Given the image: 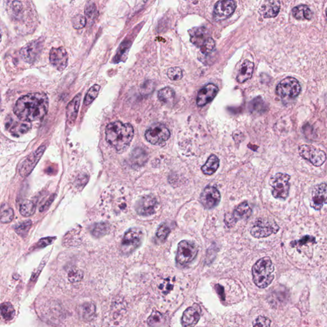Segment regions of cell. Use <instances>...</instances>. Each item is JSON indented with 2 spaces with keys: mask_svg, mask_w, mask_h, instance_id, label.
Wrapping results in <instances>:
<instances>
[{
  "mask_svg": "<svg viewBox=\"0 0 327 327\" xmlns=\"http://www.w3.org/2000/svg\"><path fill=\"white\" fill-rule=\"evenodd\" d=\"M6 128L14 136H21L32 128V125L30 122H24L20 119L17 120L10 116L6 121Z\"/></svg>",
  "mask_w": 327,
  "mask_h": 327,
  "instance_id": "obj_20",
  "label": "cell"
},
{
  "mask_svg": "<svg viewBox=\"0 0 327 327\" xmlns=\"http://www.w3.org/2000/svg\"><path fill=\"white\" fill-rule=\"evenodd\" d=\"M252 209L247 202H243L236 207L231 216H225V223L227 227L229 225H235L237 221L240 220L248 219L251 215Z\"/></svg>",
  "mask_w": 327,
  "mask_h": 327,
  "instance_id": "obj_16",
  "label": "cell"
},
{
  "mask_svg": "<svg viewBox=\"0 0 327 327\" xmlns=\"http://www.w3.org/2000/svg\"><path fill=\"white\" fill-rule=\"evenodd\" d=\"M100 86L98 84H95L92 88H90L88 90L87 94H86L85 98L84 99V105L88 106L91 103L93 102L97 98H98V93H99Z\"/></svg>",
  "mask_w": 327,
  "mask_h": 327,
  "instance_id": "obj_38",
  "label": "cell"
},
{
  "mask_svg": "<svg viewBox=\"0 0 327 327\" xmlns=\"http://www.w3.org/2000/svg\"><path fill=\"white\" fill-rule=\"evenodd\" d=\"M84 13H85V17H86V19H87L89 25H92L94 22L96 21L97 18H98V15L96 4L94 2L89 1L86 4Z\"/></svg>",
  "mask_w": 327,
  "mask_h": 327,
  "instance_id": "obj_30",
  "label": "cell"
},
{
  "mask_svg": "<svg viewBox=\"0 0 327 327\" xmlns=\"http://www.w3.org/2000/svg\"><path fill=\"white\" fill-rule=\"evenodd\" d=\"M32 226V222L28 220V221L22 222L19 225L16 226L15 228V231L18 235L21 236V237H25L28 232H29L30 228Z\"/></svg>",
  "mask_w": 327,
  "mask_h": 327,
  "instance_id": "obj_39",
  "label": "cell"
},
{
  "mask_svg": "<svg viewBox=\"0 0 327 327\" xmlns=\"http://www.w3.org/2000/svg\"><path fill=\"white\" fill-rule=\"evenodd\" d=\"M110 227L109 224L104 223V222H101V223H97L94 225L91 233L94 237L101 238L107 235L110 231Z\"/></svg>",
  "mask_w": 327,
  "mask_h": 327,
  "instance_id": "obj_31",
  "label": "cell"
},
{
  "mask_svg": "<svg viewBox=\"0 0 327 327\" xmlns=\"http://www.w3.org/2000/svg\"><path fill=\"white\" fill-rule=\"evenodd\" d=\"M49 109V98L44 93H32L21 97L16 102L14 114L24 122L31 123L42 120Z\"/></svg>",
  "mask_w": 327,
  "mask_h": 327,
  "instance_id": "obj_1",
  "label": "cell"
},
{
  "mask_svg": "<svg viewBox=\"0 0 327 327\" xmlns=\"http://www.w3.org/2000/svg\"><path fill=\"white\" fill-rule=\"evenodd\" d=\"M143 233L141 229L133 228L126 232L121 244V251L124 254H130L141 245Z\"/></svg>",
  "mask_w": 327,
  "mask_h": 327,
  "instance_id": "obj_5",
  "label": "cell"
},
{
  "mask_svg": "<svg viewBox=\"0 0 327 327\" xmlns=\"http://www.w3.org/2000/svg\"><path fill=\"white\" fill-rule=\"evenodd\" d=\"M215 41H214L213 39L211 37L208 38L204 42V43L202 44L200 47V51L202 54L207 55V54H209L213 51L214 48H215Z\"/></svg>",
  "mask_w": 327,
  "mask_h": 327,
  "instance_id": "obj_43",
  "label": "cell"
},
{
  "mask_svg": "<svg viewBox=\"0 0 327 327\" xmlns=\"http://www.w3.org/2000/svg\"><path fill=\"white\" fill-rule=\"evenodd\" d=\"M249 108L250 110L254 114H262L265 112L266 105L261 97H258L250 103Z\"/></svg>",
  "mask_w": 327,
  "mask_h": 327,
  "instance_id": "obj_34",
  "label": "cell"
},
{
  "mask_svg": "<svg viewBox=\"0 0 327 327\" xmlns=\"http://www.w3.org/2000/svg\"><path fill=\"white\" fill-rule=\"evenodd\" d=\"M1 314L5 320L10 321L15 316L16 311L11 303L4 302L1 305Z\"/></svg>",
  "mask_w": 327,
  "mask_h": 327,
  "instance_id": "obj_37",
  "label": "cell"
},
{
  "mask_svg": "<svg viewBox=\"0 0 327 327\" xmlns=\"http://www.w3.org/2000/svg\"><path fill=\"white\" fill-rule=\"evenodd\" d=\"M271 321L265 316H259L254 321L252 326L254 327H270Z\"/></svg>",
  "mask_w": 327,
  "mask_h": 327,
  "instance_id": "obj_46",
  "label": "cell"
},
{
  "mask_svg": "<svg viewBox=\"0 0 327 327\" xmlns=\"http://www.w3.org/2000/svg\"><path fill=\"white\" fill-rule=\"evenodd\" d=\"M315 239L312 236L306 235L301 238V239L296 240L291 243V246L292 247L295 248L296 251L302 252V251H308V254H310L309 251H311L312 247L315 244Z\"/></svg>",
  "mask_w": 327,
  "mask_h": 327,
  "instance_id": "obj_23",
  "label": "cell"
},
{
  "mask_svg": "<svg viewBox=\"0 0 327 327\" xmlns=\"http://www.w3.org/2000/svg\"><path fill=\"white\" fill-rule=\"evenodd\" d=\"M219 166V159L215 155H211L207 162L202 166L201 170L206 175H213Z\"/></svg>",
  "mask_w": 327,
  "mask_h": 327,
  "instance_id": "obj_26",
  "label": "cell"
},
{
  "mask_svg": "<svg viewBox=\"0 0 327 327\" xmlns=\"http://www.w3.org/2000/svg\"><path fill=\"white\" fill-rule=\"evenodd\" d=\"M219 88L213 84H208L204 86L197 94L196 104L197 106L202 107L212 102L217 96Z\"/></svg>",
  "mask_w": 327,
  "mask_h": 327,
  "instance_id": "obj_19",
  "label": "cell"
},
{
  "mask_svg": "<svg viewBox=\"0 0 327 327\" xmlns=\"http://www.w3.org/2000/svg\"><path fill=\"white\" fill-rule=\"evenodd\" d=\"M163 315L159 311L153 312L149 317L147 323L149 326L155 327L160 326L161 322H163Z\"/></svg>",
  "mask_w": 327,
  "mask_h": 327,
  "instance_id": "obj_44",
  "label": "cell"
},
{
  "mask_svg": "<svg viewBox=\"0 0 327 327\" xmlns=\"http://www.w3.org/2000/svg\"><path fill=\"white\" fill-rule=\"evenodd\" d=\"M54 200V197H50L49 199H48V201L46 202L45 203V205L42 207V209L40 208V211L43 212L44 211H46V209H48V207H49L50 204L52 203V201Z\"/></svg>",
  "mask_w": 327,
  "mask_h": 327,
  "instance_id": "obj_48",
  "label": "cell"
},
{
  "mask_svg": "<svg viewBox=\"0 0 327 327\" xmlns=\"http://www.w3.org/2000/svg\"><path fill=\"white\" fill-rule=\"evenodd\" d=\"M7 5L11 15L16 19H21L24 12L23 3L21 0H8Z\"/></svg>",
  "mask_w": 327,
  "mask_h": 327,
  "instance_id": "obj_28",
  "label": "cell"
},
{
  "mask_svg": "<svg viewBox=\"0 0 327 327\" xmlns=\"http://www.w3.org/2000/svg\"><path fill=\"white\" fill-rule=\"evenodd\" d=\"M14 217L13 209L7 204H3L1 207V222L2 223H9Z\"/></svg>",
  "mask_w": 327,
  "mask_h": 327,
  "instance_id": "obj_35",
  "label": "cell"
},
{
  "mask_svg": "<svg viewBox=\"0 0 327 327\" xmlns=\"http://www.w3.org/2000/svg\"><path fill=\"white\" fill-rule=\"evenodd\" d=\"M167 75L171 80L178 81L182 78L183 72L180 68L172 67L167 70Z\"/></svg>",
  "mask_w": 327,
  "mask_h": 327,
  "instance_id": "obj_45",
  "label": "cell"
},
{
  "mask_svg": "<svg viewBox=\"0 0 327 327\" xmlns=\"http://www.w3.org/2000/svg\"><path fill=\"white\" fill-rule=\"evenodd\" d=\"M236 7L237 5L234 0H219L214 7V19L216 21L227 19L234 13Z\"/></svg>",
  "mask_w": 327,
  "mask_h": 327,
  "instance_id": "obj_13",
  "label": "cell"
},
{
  "mask_svg": "<svg viewBox=\"0 0 327 327\" xmlns=\"http://www.w3.org/2000/svg\"><path fill=\"white\" fill-rule=\"evenodd\" d=\"M199 309V306H193L185 311L181 318V325L183 327H194L197 324L201 316L200 310Z\"/></svg>",
  "mask_w": 327,
  "mask_h": 327,
  "instance_id": "obj_21",
  "label": "cell"
},
{
  "mask_svg": "<svg viewBox=\"0 0 327 327\" xmlns=\"http://www.w3.org/2000/svg\"><path fill=\"white\" fill-rule=\"evenodd\" d=\"M96 306L92 302H86L80 308V314L82 318L86 321L91 320L96 314Z\"/></svg>",
  "mask_w": 327,
  "mask_h": 327,
  "instance_id": "obj_29",
  "label": "cell"
},
{
  "mask_svg": "<svg viewBox=\"0 0 327 327\" xmlns=\"http://www.w3.org/2000/svg\"><path fill=\"white\" fill-rule=\"evenodd\" d=\"M170 231V228L168 227V226H167L165 224H163L158 228V230H157L156 233L157 239L161 242H164L167 239V237H168Z\"/></svg>",
  "mask_w": 327,
  "mask_h": 327,
  "instance_id": "obj_41",
  "label": "cell"
},
{
  "mask_svg": "<svg viewBox=\"0 0 327 327\" xmlns=\"http://www.w3.org/2000/svg\"><path fill=\"white\" fill-rule=\"evenodd\" d=\"M44 40L42 38L29 42L20 51L21 57L26 63L33 64L41 54L44 48Z\"/></svg>",
  "mask_w": 327,
  "mask_h": 327,
  "instance_id": "obj_11",
  "label": "cell"
},
{
  "mask_svg": "<svg viewBox=\"0 0 327 327\" xmlns=\"http://www.w3.org/2000/svg\"><path fill=\"white\" fill-rule=\"evenodd\" d=\"M293 16L298 20H311L312 18V12L307 5H301L294 7L292 9Z\"/></svg>",
  "mask_w": 327,
  "mask_h": 327,
  "instance_id": "obj_27",
  "label": "cell"
},
{
  "mask_svg": "<svg viewBox=\"0 0 327 327\" xmlns=\"http://www.w3.org/2000/svg\"><path fill=\"white\" fill-rule=\"evenodd\" d=\"M83 272L78 268H74L70 270L68 274V279L70 282L75 283V282H80L83 278Z\"/></svg>",
  "mask_w": 327,
  "mask_h": 327,
  "instance_id": "obj_42",
  "label": "cell"
},
{
  "mask_svg": "<svg viewBox=\"0 0 327 327\" xmlns=\"http://www.w3.org/2000/svg\"><path fill=\"white\" fill-rule=\"evenodd\" d=\"M81 98L82 95L79 94L73 98V100L70 101L69 104L66 107V119L68 124L73 125L78 116L79 108L80 106Z\"/></svg>",
  "mask_w": 327,
  "mask_h": 327,
  "instance_id": "obj_22",
  "label": "cell"
},
{
  "mask_svg": "<svg viewBox=\"0 0 327 327\" xmlns=\"http://www.w3.org/2000/svg\"><path fill=\"white\" fill-rule=\"evenodd\" d=\"M170 132L164 125L161 123L153 124L145 132V138L151 144L161 145L170 138Z\"/></svg>",
  "mask_w": 327,
  "mask_h": 327,
  "instance_id": "obj_8",
  "label": "cell"
},
{
  "mask_svg": "<svg viewBox=\"0 0 327 327\" xmlns=\"http://www.w3.org/2000/svg\"><path fill=\"white\" fill-rule=\"evenodd\" d=\"M46 150L45 146L40 147L37 150L32 153L20 165L19 171L21 177H26L32 172L37 164L38 161L41 159Z\"/></svg>",
  "mask_w": 327,
  "mask_h": 327,
  "instance_id": "obj_12",
  "label": "cell"
},
{
  "mask_svg": "<svg viewBox=\"0 0 327 327\" xmlns=\"http://www.w3.org/2000/svg\"><path fill=\"white\" fill-rule=\"evenodd\" d=\"M157 205V199L152 196H145L137 202L136 211L139 215L149 216L155 213Z\"/></svg>",
  "mask_w": 327,
  "mask_h": 327,
  "instance_id": "obj_18",
  "label": "cell"
},
{
  "mask_svg": "<svg viewBox=\"0 0 327 327\" xmlns=\"http://www.w3.org/2000/svg\"></svg>",
  "mask_w": 327,
  "mask_h": 327,
  "instance_id": "obj_49",
  "label": "cell"
},
{
  "mask_svg": "<svg viewBox=\"0 0 327 327\" xmlns=\"http://www.w3.org/2000/svg\"><path fill=\"white\" fill-rule=\"evenodd\" d=\"M301 92V86L295 78L288 77L278 84L276 94L280 98H294Z\"/></svg>",
  "mask_w": 327,
  "mask_h": 327,
  "instance_id": "obj_7",
  "label": "cell"
},
{
  "mask_svg": "<svg viewBox=\"0 0 327 327\" xmlns=\"http://www.w3.org/2000/svg\"><path fill=\"white\" fill-rule=\"evenodd\" d=\"M36 210V206L33 201L26 200L20 205V213L24 217H30L33 215Z\"/></svg>",
  "mask_w": 327,
  "mask_h": 327,
  "instance_id": "obj_36",
  "label": "cell"
},
{
  "mask_svg": "<svg viewBox=\"0 0 327 327\" xmlns=\"http://www.w3.org/2000/svg\"><path fill=\"white\" fill-rule=\"evenodd\" d=\"M175 98V92L172 88L165 87L159 91L158 98L164 104L171 103Z\"/></svg>",
  "mask_w": 327,
  "mask_h": 327,
  "instance_id": "obj_32",
  "label": "cell"
},
{
  "mask_svg": "<svg viewBox=\"0 0 327 327\" xmlns=\"http://www.w3.org/2000/svg\"><path fill=\"white\" fill-rule=\"evenodd\" d=\"M87 23V19L85 16L78 14L72 17V24L74 29L80 30L85 27Z\"/></svg>",
  "mask_w": 327,
  "mask_h": 327,
  "instance_id": "obj_40",
  "label": "cell"
},
{
  "mask_svg": "<svg viewBox=\"0 0 327 327\" xmlns=\"http://www.w3.org/2000/svg\"><path fill=\"white\" fill-rule=\"evenodd\" d=\"M221 194L215 187L208 186L202 192L200 202L205 209H213L221 201Z\"/></svg>",
  "mask_w": 327,
  "mask_h": 327,
  "instance_id": "obj_15",
  "label": "cell"
},
{
  "mask_svg": "<svg viewBox=\"0 0 327 327\" xmlns=\"http://www.w3.org/2000/svg\"><path fill=\"white\" fill-rule=\"evenodd\" d=\"M106 139L109 143L119 153L124 152L130 146L134 131L130 124H124L122 122L110 123L107 126Z\"/></svg>",
  "mask_w": 327,
  "mask_h": 327,
  "instance_id": "obj_2",
  "label": "cell"
},
{
  "mask_svg": "<svg viewBox=\"0 0 327 327\" xmlns=\"http://www.w3.org/2000/svg\"><path fill=\"white\" fill-rule=\"evenodd\" d=\"M325 204H327V183H322L316 185L312 189L310 205L312 209L320 211Z\"/></svg>",
  "mask_w": 327,
  "mask_h": 327,
  "instance_id": "obj_14",
  "label": "cell"
},
{
  "mask_svg": "<svg viewBox=\"0 0 327 327\" xmlns=\"http://www.w3.org/2000/svg\"><path fill=\"white\" fill-rule=\"evenodd\" d=\"M49 60L52 66L59 71H62L67 66V52L63 47L52 48L50 50Z\"/></svg>",
  "mask_w": 327,
  "mask_h": 327,
  "instance_id": "obj_17",
  "label": "cell"
},
{
  "mask_svg": "<svg viewBox=\"0 0 327 327\" xmlns=\"http://www.w3.org/2000/svg\"><path fill=\"white\" fill-rule=\"evenodd\" d=\"M274 266L269 257H264L254 264L252 269L254 284L260 288L269 286L274 278Z\"/></svg>",
  "mask_w": 327,
  "mask_h": 327,
  "instance_id": "obj_3",
  "label": "cell"
},
{
  "mask_svg": "<svg viewBox=\"0 0 327 327\" xmlns=\"http://www.w3.org/2000/svg\"><path fill=\"white\" fill-rule=\"evenodd\" d=\"M298 151L303 159L310 161L314 166H321L326 161L327 155L325 151L311 145H300Z\"/></svg>",
  "mask_w": 327,
  "mask_h": 327,
  "instance_id": "obj_10",
  "label": "cell"
},
{
  "mask_svg": "<svg viewBox=\"0 0 327 327\" xmlns=\"http://www.w3.org/2000/svg\"><path fill=\"white\" fill-rule=\"evenodd\" d=\"M278 228L275 222L265 219H259L254 223L251 229L252 237L262 239L269 237L278 231Z\"/></svg>",
  "mask_w": 327,
  "mask_h": 327,
  "instance_id": "obj_9",
  "label": "cell"
},
{
  "mask_svg": "<svg viewBox=\"0 0 327 327\" xmlns=\"http://www.w3.org/2000/svg\"><path fill=\"white\" fill-rule=\"evenodd\" d=\"M54 239H55V238L52 237L44 238V239H40L36 245V248L37 249L41 248L42 249V248L45 247L46 246L51 244L54 242Z\"/></svg>",
  "mask_w": 327,
  "mask_h": 327,
  "instance_id": "obj_47",
  "label": "cell"
},
{
  "mask_svg": "<svg viewBox=\"0 0 327 327\" xmlns=\"http://www.w3.org/2000/svg\"><path fill=\"white\" fill-rule=\"evenodd\" d=\"M131 46V42L129 41H124L122 42V44L119 47L116 55H115L114 62L115 64L119 63V62L124 61L126 58L127 53H128L129 50L130 49Z\"/></svg>",
  "mask_w": 327,
  "mask_h": 327,
  "instance_id": "obj_33",
  "label": "cell"
},
{
  "mask_svg": "<svg viewBox=\"0 0 327 327\" xmlns=\"http://www.w3.org/2000/svg\"><path fill=\"white\" fill-rule=\"evenodd\" d=\"M290 176L278 173L270 179L272 194L276 199H286L289 195Z\"/></svg>",
  "mask_w": 327,
  "mask_h": 327,
  "instance_id": "obj_4",
  "label": "cell"
},
{
  "mask_svg": "<svg viewBox=\"0 0 327 327\" xmlns=\"http://www.w3.org/2000/svg\"><path fill=\"white\" fill-rule=\"evenodd\" d=\"M254 70V64L249 60H245L240 66L237 77V82L239 83H244L252 78Z\"/></svg>",
  "mask_w": 327,
  "mask_h": 327,
  "instance_id": "obj_24",
  "label": "cell"
},
{
  "mask_svg": "<svg viewBox=\"0 0 327 327\" xmlns=\"http://www.w3.org/2000/svg\"><path fill=\"white\" fill-rule=\"evenodd\" d=\"M280 8L279 0H266L262 9L264 17H276L279 13Z\"/></svg>",
  "mask_w": 327,
  "mask_h": 327,
  "instance_id": "obj_25",
  "label": "cell"
},
{
  "mask_svg": "<svg viewBox=\"0 0 327 327\" xmlns=\"http://www.w3.org/2000/svg\"><path fill=\"white\" fill-rule=\"evenodd\" d=\"M198 249L194 242L182 240L178 245L176 261L181 266H186L191 263L197 256Z\"/></svg>",
  "mask_w": 327,
  "mask_h": 327,
  "instance_id": "obj_6",
  "label": "cell"
}]
</instances>
